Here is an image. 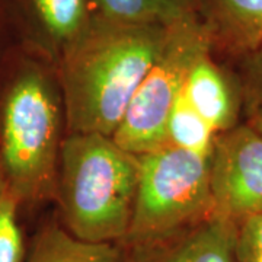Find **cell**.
I'll return each instance as SVG.
<instances>
[{
  "label": "cell",
  "instance_id": "10",
  "mask_svg": "<svg viewBox=\"0 0 262 262\" xmlns=\"http://www.w3.org/2000/svg\"><path fill=\"white\" fill-rule=\"evenodd\" d=\"M25 262H122V248L79 241L60 222L51 220L32 236Z\"/></svg>",
  "mask_w": 262,
  "mask_h": 262
},
{
  "label": "cell",
  "instance_id": "8",
  "mask_svg": "<svg viewBox=\"0 0 262 262\" xmlns=\"http://www.w3.org/2000/svg\"><path fill=\"white\" fill-rule=\"evenodd\" d=\"M213 53L242 58L262 44V0H196Z\"/></svg>",
  "mask_w": 262,
  "mask_h": 262
},
{
  "label": "cell",
  "instance_id": "5",
  "mask_svg": "<svg viewBox=\"0 0 262 262\" xmlns=\"http://www.w3.org/2000/svg\"><path fill=\"white\" fill-rule=\"evenodd\" d=\"M211 51V37L200 12L166 27L159 53L114 133L117 144L137 156L165 146L169 114L188 73Z\"/></svg>",
  "mask_w": 262,
  "mask_h": 262
},
{
  "label": "cell",
  "instance_id": "14",
  "mask_svg": "<svg viewBox=\"0 0 262 262\" xmlns=\"http://www.w3.org/2000/svg\"><path fill=\"white\" fill-rule=\"evenodd\" d=\"M20 206L0 172V262H25L28 245L20 226Z\"/></svg>",
  "mask_w": 262,
  "mask_h": 262
},
{
  "label": "cell",
  "instance_id": "9",
  "mask_svg": "<svg viewBox=\"0 0 262 262\" xmlns=\"http://www.w3.org/2000/svg\"><path fill=\"white\" fill-rule=\"evenodd\" d=\"M213 51L207 53L194 63L182 94L215 134H220L237 124L241 95L234 92L225 72L213 60Z\"/></svg>",
  "mask_w": 262,
  "mask_h": 262
},
{
  "label": "cell",
  "instance_id": "4",
  "mask_svg": "<svg viewBox=\"0 0 262 262\" xmlns=\"http://www.w3.org/2000/svg\"><path fill=\"white\" fill-rule=\"evenodd\" d=\"M211 215L210 158L170 144L139 156L134 210L122 244L166 236Z\"/></svg>",
  "mask_w": 262,
  "mask_h": 262
},
{
  "label": "cell",
  "instance_id": "6",
  "mask_svg": "<svg viewBox=\"0 0 262 262\" xmlns=\"http://www.w3.org/2000/svg\"><path fill=\"white\" fill-rule=\"evenodd\" d=\"M210 189L214 215L237 223L262 214V136L248 122L215 136Z\"/></svg>",
  "mask_w": 262,
  "mask_h": 262
},
{
  "label": "cell",
  "instance_id": "7",
  "mask_svg": "<svg viewBox=\"0 0 262 262\" xmlns=\"http://www.w3.org/2000/svg\"><path fill=\"white\" fill-rule=\"evenodd\" d=\"M236 223L219 215L144 242L122 244V262H237Z\"/></svg>",
  "mask_w": 262,
  "mask_h": 262
},
{
  "label": "cell",
  "instance_id": "2",
  "mask_svg": "<svg viewBox=\"0 0 262 262\" xmlns=\"http://www.w3.org/2000/svg\"><path fill=\"white\" fill-rule=\"evenodd\" d=\"M19 57L0 73V172L25 210L56 196L63 105L44 67Z\"/></svg>",
  "mask_w": 262,
  "mask_h": 262
},
{
  "label": "cell",
  "instance_id": "11",
  "mask_svg": "<svg viewBox=\"0 0 262 262\" xmlns=\"http://www.w3.org/2000/svg\"><path fill=\"white\" fill-rule=\"evenodd\" d=\"M99 18L122 25L169 27L200 12L196 0H96Z\"/></svg>",
  "mask_w": 262,
  "mask_h": 262
},
{
  "label": "cell",
  "instance_id": "15",
  "mask_svg": "<svg viewBox=\"0 0 262 262\" xmlns=\"http://www.w3.org/2000/svg\"><path fill=\"white\" fill-rule=\"evenodd\" d=\"M239 95L246 113L262 105V44L239 58Z\"/></svg>",
  "mask_w": 262,
  "mask_h": 262
},
{
  "label": "cell",
  "instance_id": "3",
  "mask_svg": "<svg viewBox=\"0 0 262 262\" xmlns=\"http://www.w3.org/2000/svg\"><path fill=\"white\" fill-rule=\"evenodd\" d=\"M139 156L110 136L73 133L61 141L54 201L60 225L89 244L121 245L130 230Z\"/></svg>",
  "mask_w": 262,
  "mask_h": 262
},
{
  "label": "cell",
  "instance_id": "1",
  "mask_svg": "<svg viewBox=\"0 0 262 262\" xmlns=\"http://www.w3.org/2000/svg\"><path fill=\"white\" fill-rule=\"evenodd\" d=\"M166 27L98 18L66 46L58 72L66 127L113 137L159 53Z\"/></svg>",
  "mask_w": 262,
  "mask_h": 262
},
{
  "label": "cell",
  "instance_id": "12",
  "mask_svg": "<svg viewBox=\"0 0 262 262\" xmlns=\"http://www.w3.org/2000/svg\"><path fill=\"white\" fill-rule=\"evenodd\" d=\"M215 134L181 92L166 122V144L210 158Z\"/></svg>",
  "mask_w": 262,
  "mask_h": 262
},
{
  "label": "cell",
  "instance_id": "17",
  "mask_svg": "<svg viewBox=\"0 0 262 262\" xmlns=\"http://www.w3.org/2000/svg\"><path fill=\"white\" fill-rule=\"evenodd\" d=\"M246 114H248V120H246V122H248L249 125H252L253 128L262 136V105L261 106H258V108H253V110H251L249 113Z\"/></svg>",
  "mask_w": 262,
  "mask_h": 262
},
{
  "label": "cell",
  "instance_id": "13",
  "mask_svg": "<svg viewBox=\"0 0 262 262\" xmlns=\"http://www.w3.org/2000/svg\"><path fill=\"white\" fill-rule=\"evenodd\" d=\"M42 28L57 42L70 44L88 24L86 0H31Z\"/></svg>",
  "mask_w": 262,
  "mask_h": 262
},
{
  "label": "cell",
  "instance_id": "16",
  "mask_svg": "<svg viewBox=\"0 0 262 262\" xmlns=\"http://www.w3.org/2000/svg\"><path fill=\"white\" fill-rule=\"evenodd\" d=\"M234 253L237 262H262V214L236 223Z\"/></svg>",
  "mask_w": 262,
  "mask_h": 262
}]
</instances>
